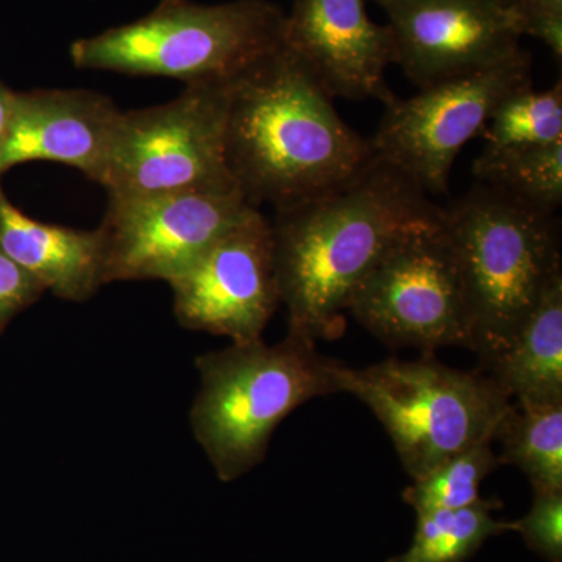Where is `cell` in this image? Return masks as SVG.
<instances>
[{
    "instance_id": "3957f363",
    "label": "cell",
    "mask_w": 562,
    "mask_h": 562,
    "mask_svg": "<svg viewBox=\"0 0 562 562\" xmlns=\"http://www.w3.org/2000/svg\"><path fill=\"white\" fill-rule=\"evenodd\" d=\"M194 362L201 390L191 406V430L224 483L265 461L273 431L299 406L341 392L342 362L292 333L273 346L262 338L232 342Z\"/></svg>"
},
{
    "instance_id": "484cf974",
    "label": "cell",
    "mask_w": 562,
    "mask_h": 562,
    "mask_svg": "<svg viewBox=\"0 0 562 562\" xmlns=\"http://www.w3.org/2000/svg\"><path fill=\"white\" fill-rule=\"evenodd\" d=\"M375 2H379L380 5H383V3L390 2V0H375Z\"/></svg>"
},
{
    "instance_id": "cb8c5ba5",
    "label": "cell",
    "mask_w": 562,
    "mask_h": 562,
    "mask_svg": "<svg viewBox=\"0 0 562 562\" xmlns=\"http://www.w3.org/2000/svg\"><path fill=\"white\" fill-rule=\"evenodd\" d=\"M44 288L0 247V333L13 317L40 301Z\"/></svg>"
},
{
    "instance_id": "30bf717a",
    "label": "cell",
    "mask_w": 562,
    "mask_h": 562,
    "mask_svg": "<svg viewBox=\"0 0 562 562\" xmlns=\"http://www.w3.org/2000/svg\"><path fill=\"white\" fill-rule=\"evenodd\" d=\"M250 206L239 191L109 198L98 227L103 246V283H169Z\"/></svg>"
},
{
    "instance_id": "7a4b0ae2",
    "label": "cell",
    "mask_w": 562,
    "mask_h": 562,
    "mask_svg": "<svg viewBox=\"0 0 562 562\" xmlns=\"http://www.w3.org/2000/svg\"><path fill=\"white\" fill-rule=\"evenodd\" d=\"M375 157L371 139L341 120L330 95L284 44L232 81L225 162L254 209L313 201Z\"/></svg>"
},
{
    "instance_id": "277c9868",
    "label": "cell",
    "mask_w": 562,
    "mask_h": 562,
    "mask_svg": "<svg viewBox=\"0 0 562 562\" xmlns=\"http://www.w3.org/2000/svg\"><path fill=\"white\" fill-rule=\"evenodd\" d=\"M442 227L460 268L472 351L486 364L562 271L560 220L479 183L443 206Z\"/></svg>"
},
{
    "instance_id": "4fadbf2b",
    "label": "cell",
    "mask_w": 562,
    "mask_h": 562,
    "mask_svg": "<svg viewBox=\"0 0 562 562\" xmlns=\"http://www.w3.org/2000/svg\"><path fill=\"white\" fill-rule=\"evenodd\" d=\"M284 47L331 99L386 105L395 98L384 79L392 63L390 29L371 20L366 0H294Z\"/></svg>"
},
{
    "instance_id": "603a6c76",
    "label": "cell",
    "mask_w": 562,
    "mask_h": 562,
    "mask_svg": "<svg viewBox=\"0 0 562 562\" xmlns=\"http://www.w3.org/2000/svg\"><path fill=\"white\" fill-rule=\"evenodd\" d=\"M520 38L542 41L554 58H562V0H505Z\"/></svg>"
},
{
    "instance_id": "d6986e66",
    "label": "cell",
    "mask_w": 562,
    "mask_h": 562,
    "mask_svg": "<svg viewBox=\"0 0 562 562\" xmlns=\"http://www.w3.org/2000/svg\"><path fill=\"white\" fill-rule=\"evenodd\" d=\"M497 501H480L469 508L417 514L416 532L406 552L387 562H464L484 542L514 531L513 522L495 519Z\"/></svg>"
},
{
    "instance_id": "2e32d148",
    "label": "cell",
    "mask_w": 562,
    "mask_h": 562,
    "mask_svg": "<svg viewBox=\"0 0 562 562\" xmlns=\"http://www.w3.org/2000/svg\"><path fill=\"white\" fill-rule=\"evenodd\" d=\"M483 368L514 403H562V271L549 281L508 346Z\"/></svg>"
},
{
    "instance_id": "5b68a950",
    "label": "cell",
    "mask_w": 562,
    "mask_h": 562,
    "mask_svg": "<svg viewBox=\"0 0 562 562\" xmlns=\"http://www.w3.org/2000/svg\"><path fill=\"white\" fill-rule=\"evenodd\" d=\"M284 22L286 13L269 0H161L138 21L74 41L69 55L79 69L232 83L283 47Z\"/></svg>"
},
{
    "instance_id": "ac0fdd59",
    "label": "cell",
    "mask_w": 562,
    "mask_h": 562,
    "mask_svg": "<svg viewBox=\"0 0 562 562\" xmlns=\"http://www.w3.org/2000/svg\"><path fill=\"white\" fill-rule=\"evenodd\" d=\"M494 441L501 464H512L530 480L532 491H562V403L519 405L503 417Z\"/></svg>"
},
{
    "instance_id": "9a60e30c",
    "label": "cell",
    "mask_w": 562,
    "mask_h": 562,
    "mask_svg": "<svg viewBox=\"0 0 562 562\" xmlns=\"http://www.w3.org/2000/svg\"><path fill=\"white\" fill-rule=\"evenodd\" d=\"M0 247L38 281L44 291L66 302H87L103 283L102 236L33 220L7 199L0 187Z\"/></svg>"
},
{
    "instance_id": "ba28073f",
    "label": "cell",
    "mask_w": 562,
    "mask_h": 562,
    "mask_svg": "<svg viewBox=\"0 0 562 562\" xmlns=\"http://www.w3.org/2000/svg\"><path fill=\"white\" fill-rule=\"evenodd\" d=\"M349 312L379 341L472 350V324L460 268L441 221L394 244L360 284Z\"/></svg>"
},
{
    "instance_id": "8fae6325",
    "label": "cell",
    "mask_w": 562,
    "mask_h": 562,
    "mask_svg": "<svg viewBox=\"0 0 562 562\" xmlns=\"http://www.w3.org/2000/svg\"><path fill=\"white\" fill-rule=\"evenodd\" d=\"M169 286L181 327L232 342L261 338L280 305L271 222L250 206Z\"/></svg>"
},
{
    "instance_id": "d4e9b609",
    "label": "cell",
    "mask_w": 562,
    "mask_h": 562,
    "mask_svg": "<svg viewBox=\"0 0 562 562\" xmlns=\"http://www.w3.org/2000/svg\"><path fill=\"white\" fill-rule=\"evenodd\" d=\"M14 99H16V91L10 90L3 81H0V151L5 146L7 136H9Z\"/></svg>"
},
{
    "instance_id": "52a82bcc",
    "label": "cell",
    "mask_w": 562,
    "mask_h": 562,
    "mask_svg": "<svg viewBox=\"0 0 562 562\" xmlns=\"http://www.w3.org/2000/svg\"><path fill=\"white\" fill-rule=\"evenodd\" d=\"M231 83L184 85L171 102L122 110L101 187L109 198L239 191L225 162Z\"/></svg>"
},
{
    "instance_id": "6da1fadb",
    "label": "cell",
    "mask_w": 562,
    "mask_h": 562,
    "mask_svg": "<svg viewBox=\"0 0 562 562\" xmlns=\"http://www.w3.org/2000/svg\"><path fill=\"white\" fill-rule=\"evenodd\" d=\"M428 195L375 157L342 187L276 210L273 262L288 333L313 342L338 338L355 292L387 250L441 221L442 206Z\"/></svg>"
},
{
    "instance_id": "7c38bea8",
    "label": "cell",
    "mask_w": 562,
    "mask_h": 562,
    "mask_svg": "<svg viewBox=\"0 0 562 562\" xmlns=\"http://www.w3.org/2000/svg\"><path fill=\"white\" fill-rule=\"evenodd\" d=\"M382 7L392 63L420 90L522 50L505 0H390Z\"/></svg>"
},
{
    "instance_id": "8992f818",
    "label": "cell",
    "mask_w": 562,
    "mask_h": 562,
    "mask_svg": "<svg viewBox=\"0 0 562 562\" xmlns=\"http://www.w3.org/2000/svg\"><path fill=\"white\" fill-rule=\"evenodd\" d=\"M341 392L371 409L413 480L469 447L494 442L513 405L491 376L447 368L428 353L364 369L342 366Z\"/></svg>"
},
{
    "instance_id": "e0dca14e",
    "label": "cell",
    "mask_w": 562,
    "mask_h": 562,
    "mask_svg": "<svg viewBox=\"0 0 562 562\" xmlns=\"http://www.w3.org/2000/svg\"><path fill=\"white\" fill-rule=\"evenodd\" d=\"M479 183L543 213L562 203V140L539 146L484 147L473 162Z\"/></svg>"
},
{
    "instance_id": "5bb4252c",
    "label": "cell",
    "mask_w": 562,
    "mask_h": 562,
    "mask_svg": "<svg viewBox=\"0 0 562 562\" xmlns=\"http://www.w3.org/2000/svg\"><path fill=\"white\" fill-rule=\"evenodd\" d=\"M121 113L113 99L95 91L16 92L0 177L22 162L49 161L102 184Z\"/></svg>"
},
{
    "instance_id": "7402d4cb",
    "label": "cell",
    "mask_w": 562,
    "mask_h": 562,
    "mask_svg": "<svg viewBox=\"0 0 562 562\" xmlns=\"http://www.w3.org/2000/svg\"><path fill=\"white\" fill-rule=\"evenodd\" d=\"M513 524L531 552L562 562V491H532L530 512Z\"/></svg>"
},
{
    "instance_id": "9c48e42d",
    "label": "cell",
    "mask_w": 562,
    "mask_h": 562,
    "mask_svg": "<svg viewBox=\"0 0 562 562\" xmlns=\"http://www.w3.org/2000/svg\"><path fill=\"white\" fill-rule=\"evenodd\" d=\"M531 65V55L520 50L490 68L422 88L413 98L395 95L371 138L376 157L427 194H443L462 147L482 135L508 95L532 85Z\"/></svg>"
},
{
    "instance_id": "ffe728a7",
    "label": "cell",
    "mask_w": 562,
    "mask_h": 562,
    "mask_svg": "<svg viewBox=\"0 0 562 562\" xmlns=\"http://www.w3.org/2000/svg\"><path fill=\"white\" fill-rule=\"evenodd\" d=\"M498 462L492 442L476 443L443 461L403 491L416 514L469 508L482 501L480 487Z\"/></svg>"
},
{
    "instance_id": "44dd1931",
    "label": "cell",
    "mask_w": 562,
    "mask_h": 562,
    "mask_svg": "<svg viewBox=\"0 0 562 562\" xmlns=\"http://www.w3.org/2000/svg\"><path fill=\"white\" fill-rule=\"evenodd\" d=\"M486 147L539 146L562 140V83L535 91L532 85L513 92L492 113L482 132Z\"/></svg>"
}]
</instances>
